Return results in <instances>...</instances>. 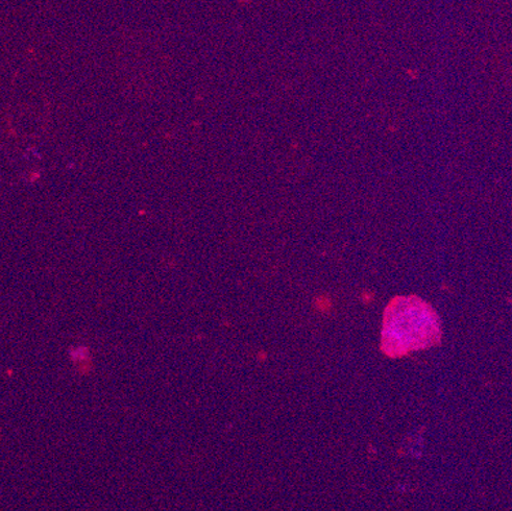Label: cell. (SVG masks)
Instances as JSON below:
<instances>
[{"label": "cell", "instance_id": "cell-1", "mask_svg": "<svg viewBox=\"0 0 512 511\" xmlns=\"http://www.w3.org/2000/svg\"><path fill=\"white\" fill-rule=\"evenodd\" d=\"M442 342V324L434 308L417 296L397 297L384 310L381 350L390 358L430 349Z\"/></svg>", "mask_w": 512, "mask_h": 511}]
</instances>
